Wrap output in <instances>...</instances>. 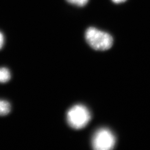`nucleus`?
<instances>
[{"mask_svg":"<svg viewBox=\"0 0 150 150\" xmlns=\"http://www.w3.org/2000/svg\"><path fill=\"white\" fill-rule=\"evenodd\" d=\"M85 39L88 44L97 51L108 50L113 44V38L110 34L93 27L86 29Z\"/></svg>","mask_w":150,"mask_h":150,"instance_id":"f257e3e1","label":"nucleus"},{"mask_svg":"<svg viewBox=\"0 0 150 150\" xmlns=\"http://www.w3.org/2000/svg\"><path fill=\"white\" fill-rule=\"evenodd\" d=\"M91 119L89 111L83 105H75L71 108L67 112V122L73 129L78 130L85 127Z\"/></svg>","mask_w":150,"mask_h":150,"instance_id":"f03ea898","label":"nucleus"},{"mask_svg":"<svg viewBox=\"0 0 150 150\" xmlns=\"http://www.w3.org/2000/svg\"><path fill=\"white\" fill-rule=\"evenodd\" d=\"M115 137L112 132L106 128H102L94 134L92 147L96 150H112L115 146Z\"/></svg>","mask_w":150,"mask_h":150,"instance_id":"7ed1b4c3","label":"nucleus"},{"mask_svg":"<svg viewBox=\"0 0 150 150\" xmlns=\"http://www.w3.org/2000/svg\"><path fill=\"white\" fill-rule=\"evenodd\" d=\"M11 111V105L6 100H0V116H4L8 114Z\"/></svg>","mask_w":150,"mask_h":150,"instance_id":"20e7f679","label":"nucleus"},{"mask_svg":"<svg viewBox=\"0 0 150 150\" xmlns=\"http://www.w3.org/2000/svg\"><path fill=\"white\" fill-rule=\"evenodd\" d=\"M10 78L11 74L8 69L6 68H0V83L7 82Z\"/></svg>","mask_w":150,"mask_h":150,"instance_id":"39448f33","label":"nucleus"},{"mask_svg":"<svg viewBox=\"0 0 150 150\" xmlns=\"http://www.w3.org/2000/svg\"><path fill=\"white\" fill-rule=\"evenodd\" d=\"M68 3L78 6H83L88 3V0H66Z\"/></svg>","mask_w":150,"mask_h":150,"instance_id":"423d86ee","label":"nucleus"},{"mask_svg":"<svg viewBox=\"0 0 150 150\" xmlns=\"http://www.w3.org/2000/svg\"><path fill=\"white\" fill-rule=\"evenodd\" d=\"M4 43V37L3 34L1 32H0V49H1V48L3 47Z\"/></svg>","mask_w":150,"mask_h":150,"instance_id":"0eeeda50","label":"nucleus"},{"mask_svg":"<svg viewBox=\"0 0 150 150\" xmlns=\"http://www.w3.org/2000/svg\"><path fill=\"white\" fill-rule=\"evenodd\" d=\"M113 3L116 4H120V3H123L126 1L127 0H112Z\"/></svg>","mask_w":150,"mask_h":150,"instance_id":"6e6552de","label":"nucleus"}]
</instances>
